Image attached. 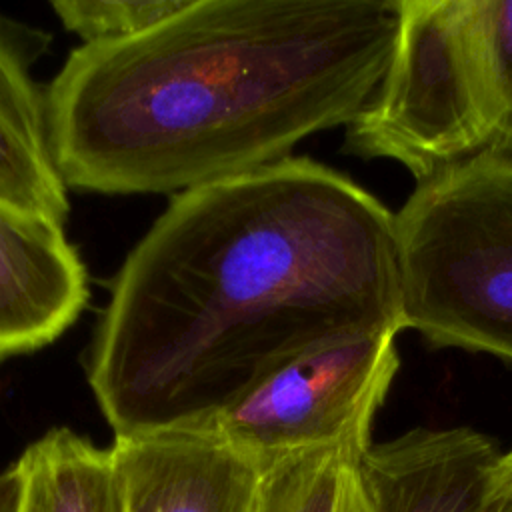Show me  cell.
Returning a JSON list of instances; mask_svg holds the SVG:
<instances>
[{
	"label": "cell",
	"mask_w": 512,
	"mask_h": 512,
	"mask_svg": "<svg viewBox=\"0 0 512 512\" xmlns=\"http://www.w3.org/2000/svg\"><path fill=\"white\" fill-rule=\"evenodd\" d=\"M400 330L396 214L288 156L174 196L112 282L88 384L114 438L196 428L310 350Z\"/></svg>",
	"instance_id": "6da1fadb"
},
{
	"label": "cell",
	"mask_w": 512,
	"mask_h": 512,
	"mask_svg": "<svg viewBox=\"0 0 512 512\" xmlns=\"http://www.w3.org/2000/svg\"><path fill=\"white\" fill-rule=\"evenodd\" d=\"M20 472L16 464L0 472V512H18L20 502Z\"/></svg>",
	"instance_id": "4fadbf2b"
},
{
	"label": "cell",
	"mask_w": 512,
	"mask_h": 512,
	"mask_svg": "<svg viewBox=\"0 0 512 512\" xmlns=\"http://www.w3.org/2000/svg\"><path fill=\"white\" fill-rule=\"evenodd\" d=\"M0 200L64 224L68 216L66 182L58 170L46 94L40 92L0 26Z\"/></svg>",
	"instance_id": "9c48e42d"
},
{
	"label": "cell",
	"mask_w": 512,
	"mask_h": 512,
	"mask_svg": "<svg viewBox=\"0 0 512 512\" xmlns=\"http://www.w3.org/2000/svg\"><path fill=\"white\" fill-rule=\"evenodd\" d=\"M190 0H54L52 10L84 44L138 36L188 6Z\"/></svg>",
	"instance_id": "7c38bea8"
},
{
	"label": "cell",
	"mask_w": 512,
	"mask_h": 512,
	"mask_svg": "<svg viewBox=\"0 0 512 512\" xmlns=\"http://www.w3.org/2000/svg\"><path fill=\"white\" fill-rule=\"evenodd\" d=\"M396 238L402 328L512 362V156L420 182L396 212Z\"/></svg>",
	"instance_id": "277c9868"
},
{
	"label": "cell",
	"mask_w": 512,
	"mask_h": 512,
	"mask_svg": "<svg viewBox=\"0 0 512 512\" xmlns=\"http://www.w3.org/2000/svg\"><path fill=\"white\" fill-rule=\"evenodd\" d=\"M500 458L472 428H414L370 444L358 474L372 512H502Z\"/></svg>",
	"instance_id": "8992f818"
},
{
	"label": "cell",
	"mask_w": 512,
	"mask_h": 512,
	"mask_svg": "<svg viewBox=\"0 0 512 512\" xmlns=\"http://www.w3.org/2000/svg\"><path fill=\"white\" fill-rule=\"evenodd\" d=\"M342 150L388 158L416 182L512 156V0H398L386 70Z\"/></svg>",
	"instance_id": "3957f363"
},
{
	"label": "cell",
	"mask_w": 512,
	"mask_h": 512,
	"mask_svg": "<svg viewBox=\"0 0 512 512\" xmlns=\"http://www.w3.org/2000/svg\"><path fill=\"white\" fill-rule=\"evenodd\" d=\"M110 448L126 512H254L260 466L204 430L114 438Z\"/></svg>",
	"instance_id": "ba28073f"
},
{
	"label": "cell",
	"mask_w": 512,
	"mask_h": 512,
	"mask_svg": "<svg viewBox=\"0 0 512 512\" xmlns=\"http://www.w3.org/2000/svg\"><path fill=\"white\" fill-rule=\"evenodd\" d=\"M394 340L396 332H376L310 350L194 430L258 466L314 448L364 452L400 366Z\"/></svg>",
	"instance_id": "5b68a950"
},
{
	"label": "cell",
	"mask_w": 512,
	"mask_h": 512,
	"mask_svg": "<svg viewBox=\"0 0 512 512\" xmlns=\"http://www.w3.org/2000/svg\"><path fill=\"white\" fill-rule=\"evenodd\" d=\"M14 464L22 482L18 512H126L112 448L70 428H50Z\"/></svg>",
	"instance_id": "30bf717a"
},
{
	"label": "cell",
	"mask_w": 512,
	"mask_h": 512,
	"mask_svg": "<svg viewBox=\"0 0 512 512\" xmlns=\"http://www.w3.org/2000/svg\"><path fill=\"white\" fill-rule=\"evenodd\" d=\"M88 298L86 268L62 226L0 200V360L58 340Z\"/></svg>",
	"instance_id": "52a82bcc"
},
{
	"label": "cell",
	"mask_w": 512,
	"mask_h": 512,
	"mask_svg": "<svg viewBox=\"0 0 512 512\" xmlns=\"http://www.w3.org/2000/svg\"><path fill=\"white\" fill-rule=\"evenodd\" d=\"M498 484L502 492V512H512V450L502 452L498 464Z\"/></svg>",
	"instance_id": "5bb4252c"
},
{
	"label": "cell",
	"mask_w": 512,
	"mask_h": 512,
	"mask_svg": "<svg viewBox=\"0 0 512 512\" xmlns=\"http://www.w3.org/2000/svg\"><path fill=\"white\" fill-rule=\"evenodd\" d=\"M354 448H314L260 466L254 512H372Z\"/></svg>",
	"instance_id": "8fae6325"
},
{
	"label": "cell",
	"mask_w": 512,
	"mask_h": 512,
	"mask_svg": "<svg viewBox=\"0 0 512 512\" xmlns=\"http://www.w3.org/2000/svg\"><path fill=\"white\" fill-rule=\"evenodd\" d=\"M398 0H190L54 76L48 128L66 186L166 194L278 160L350 124L376 90Z\"/></svg>",
	"instance_id": "7a4b0ae2"
}]
</instances>
